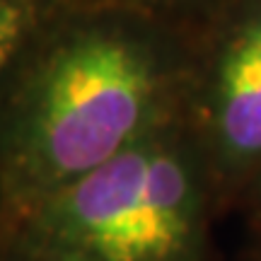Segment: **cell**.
I'll return each instance as SVG.
<instances>
[{
	"label": "cell",
	"instance_id": "obj_1",
	"mask_svg": "<svg viewBox=\"0 0 261 261\" xmlns=\"http://www.w3.org/2000/svg\"><path fill=\"white\" fill-rule=\"evenodd\" d=\"M196 37L116 8L83 19L44 56L8 140V184L34 205L162 123L187 116Z\"/></svg>",
	"mask_w": 261,
	"mask_h": 261
},
{
	"label": "cell",
	"instance_id": "obj_2",
	"mask_svg": "<svg viewBox=\"0 0 261 261\" xmlns=\"http://www.w3.org/2000/svg\"><path fill=\"white\" fill-rule=\"evenodd\" d=\"M223 205L203 148L179 116L39 201L29 244L41 261H211Z\"/></svg>",
	"mask_w": 261,
	"mask_h": 261
},
{
	"label": "cell",
	"instance_id": "obj_3",
	"mask_svg": "<svg viewBox=\"0 0 261 261\" xmlns=\"http://www.w3.org/2000/svg\"><path fill=\"white\" fill-rule=\"evenodd\" d=\"M187 121L232 205L261 167V0H230L196 32Z\"/></svg>",
	"mask_w": 261,
	"mask_h": 261
},
{
	"label": "cell",
	"instance_id": "obj_4",
	"mask_svg": "<svg viewBox=\"0 0 261 261\" xmlns=\"http://www.w3.org/2000/svg\"><path fill=\"white\" fill-rule=\"evenodd\" d=\"M230 0H126V8L165 19L169 24H177L179 19H191L196 29H201Z\"/></svg>",
	"mask_w": 261,
	"mask_h": 261
},
{
	"label": "cell",
	"instance_id": "obj_5",
	"mask_svg": "<svg viewBox=\"0 0 261 261\" xmlns=\"http://www.w3.org/2000/svg\"><path fill=\"white\" fill-rule=\"evenodd\" d=\"M24 37V10L15 0H0V70Z\"/></svg>",
	"mask_w": 261,
	"mask_h": 261
},
{
	"label": "cell",
	"instance_id": "obj_6",
	"mask_svg": "<svg viewBox=\"0 0 261 261\" xmlns=\"http://www.w3.org/2000/svg\"><path fill=\"white\" fill-rule=\"evenodd\" d=\"M232 205H240L247 227L252 232V249H261V167L244 181Z\"/></svg>",
	"mask_w": 261,
	"mask_h": 261
},
{
	"label": "cell",
	"instance_id": "obj_7",
	"mask_svg": "<svg viewBox=\"0 0 261 261\" xmlns=\"http://www.w3.org/2000/svg\"><path fill=\"white\" fill-rule=\"evenodd\" d=\"M252 261H261V249H252Z\"/></svg>",
	"mask_w": 261,
	"mask_h": 261
}]
</instances>
